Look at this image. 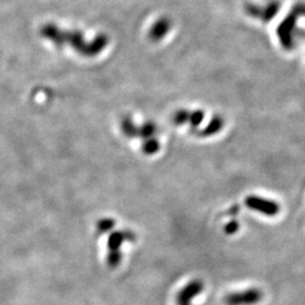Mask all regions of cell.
Masks as SVG:
<instances>
[{
    "label": "cell",
    "mask_w": 305,
    "mask_h": 305,
    "mask_svg": "<svg viewBox=\"0 0 305 305\" xmlns=\"http://www.w3.org/2000/svg\"><path fill=\"white\" fill-rule=\"evenodd\" d=\"M262 292L258 288H251L248 291L235 293L229 296L227 303L230 305H255L262 300Z\"/></svg>",
    "instance_id": "cell-3"
},
{
    "label": "cell",
    "mask_w": 305,
    "mask_h": 305,
    "mask_svg": "<svg viewBox=\"0 0 305 305\" xmlns=\"http://www.w3.org/2000/svg\"><path fill=\"white\" fill-rule=\"evenodd\" d=\"M203 120H204V112L201 111H193V112L181 111L175 117V121L178 123H185L189 121L192 126H199V123Z\"/></svg>",
    "instance_id": "cell-4"
},
{
    "label": "cell",
    "mask_w": 305,
    "mask_h": 305,
    "mask_svg": "<svg viewBox=\"0 0 305 305\" xmlns=\"http://www.w3.org/2000/svg\"><path fill=\"white\" fill-rule=\"evenodd\" d=\"M245 204L248 205L249 208L257 211L261 214L269 216V217H274L277 216L281 211V206L277 204L276 201L269 200V199H263V198L251 196L245 200Z\"/></svg>",
    "instance_id": "cell-2"
},
{
    "label": "cell",
    "mask_w": 305,
    "mask_h": 305,
    "mask_svg": "<svg viewBox=\"0 0 305 305\" xmlns=\"http://www.w3.org/2000/svg\"><path fill=\"white\" fill-rule=\"evenodd\" d=\"M159 141H148L144 145V152L147 154H154L159 150Z\"/></svg>",
    "instance_id": "cell-6"
},
{
    "label": "cell",
    "mask_w": 305,
    "mask_h": 305,
    "mask_svg": "<svg viewBox=\"0 0 305 305\" xmlns=\"http://www.w3.org/2000/svg\"><path fill=\"white\" fill-rule=\"evenodd\" d=\"M168 27H170V24L166 20H161L160 22L154 25V27L150 31V35L154 40H160L161 38H163L165 35V33L167 32Z\"/></svg>",
    "instance_id": "cell-5"
},
{
    "label": "cell",
    "mask_w": 305,
    "mask_h": 305,
    "mask_svg": "<svg viewBox=\"0 0 305 305\" xmlns=\"http://www.w3.org/2000/svg\"><path fill=\"white\" fill-rule=\"evenodd\" d=\"M42 34L47 36V39L52 40V41L57 42L58 44H61L62 42H68V44L79 51L80 53L85 54V56H95L100 52L101 50L104 49V47L108 43V40L104 35L98 36L95 42L87 43L85 40L79 35V33H71V32H64L54 26H46L42 29Z\"/></svg>",
    "instance_id": "cell-1"
}]
</instances>
